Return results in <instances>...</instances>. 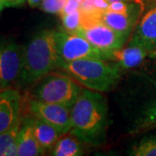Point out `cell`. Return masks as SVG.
Here are the masks:
<instances>
[{"label":"cell","instance_id":"6da1fadb","mask_svg":"<svg viewBox=\"0 0 156 156\" xmlns=\"http://www.w3.org/2000/svg\"><path fill=\"white\" fill-rule=\"evenodd\" d=\"M69 134L79 140L99 146L106 140L109 125L108 105L104 96L91 89H83L70 108Z\"/></svg>","mask_w":156,"mask_h":156},{"label":"cell","instance_id":"7a4b0ae2","mask_svg":"<svg viewBox=\"0 0 156 156\" xmlns=\"http://www.w3.org/2000/svg\"><path fill=\"white\" fill-rule=\"evenodd\" d=\"M60 62L55 30H43L24 47L23 64L17 83L21 87L36 83L59 67Z\"/></svg>","mask_w":156,"mask_h":156},{"label":"cell","instance_id":"3957f363","mask_svg":"<svg viewBox=\"0 0 156 156\" xmlns=\"http://www.w3.org/2000/svg\"><path fill=\"white\" fill-rule=\"evenodd\" d=\"M59 67L86 89L105 92L112 89L121 76L117 63L107 62L100 58H83L61 62Z\"/></svg>","mask_w":156,"mask_h":156},{"label":"cell","instance_id":"277c9868","mask_svg":"<svg viewBox=\"0 0 156 156\" xmlns=\"http://www.w3.org/2000/svg\"><path fill=\"white\" fill-rule=\"evenodd\" d=\"M82 91V87L71 76L50 73L37 82L32 96L33 100L71 108Z\"/></svg>","mask_w":156,"mask_h":156},{"label":"cell","instance_id":"5b68a950","mask_svg":"<svg viewBox=\"0 0 156 156\" xmlns=\"http://www.w3.org/2000/svg\"><path fill=\"white\" fill-rule=\"evenodd\" d=\"M55 35L61 62H71L83 58L111 59V53L100 50L78 34L55 30Z\"/></svg>","mask_w":156,"mask_h":156},{"label":"cell","instance_id":"8992f818","mask_svg":"<svg viewBox=\"0 0 156 156\" xmlns=\"http://www.w3.org/2000/svg\"><path fill=\"white\" fill-rule=\"evenodd\" d=\"M75 34L83 37L95 47L108 53L123 48L128 40L127 37L103 23L99 18L84 17L83 15L82 26Z\"/></svg>","mask_w":156,"mask_h":156},{"label":"cell","instance_id":"52a82bcc","mask_svg":"<svg viewBox=\"0 0 156 156\" xmlns=\"http://www.w3.org/2000/svg\"><path fill=\"white\" fill-rule=\"evenodd\" d=\"M24 46L16 43L0 44V90L17 82L22 71Z\"/></svg>","mask_w":156,"mask_h":156},{"label":"cell","instance_id":"ba28073f","mask_svg":"<svg viewBox=\"0 0 156 156\" xmlns=\"http://www.w3.org/2000/svg\"><path fill=\"white\" fill-rule=\"evenodd\" d=\"M29 110L34 116L51 124L63 134L69 133L71 129L69 107L32 99L29 104Z\"/></svg>","mask_w":156,"mask_h":156},{"label":"cell","instance_id":"9c48e42d","mask_svg":"<svg viewBox=\"0 0 156 156\" xmlns=\"http://www.w3.org/2000/svg\"><path fill=\"white\" fill-rule=\"evenodd\" d=\"M21 95L15 89L0 90V134L10 130L21 121Z\"/></svg>","mask_w":156,"mask_h":156},{"label":"cell","instance_id":"30bf717a","mask_svg":"<svg viewBox=\"0 0 156 156\" xmlns=\"http://www.w3.org/2000/svg\"><path fill=\"white\" fill-rule=\"evenodd\" d=\"M128 44L142 46L150 52L156 53V7L151 8L135 26Z\"/></svg>","mask_w":156,"mask_h":156},{"label":"cell","instance_id":"8fae6325","mask_svg":"<svg viewBox=\"0 0 156 156\" xmlns=\"http://www.w3.org/2000/svg\"><path fill=\"white\" fill-rule=\"evenodd\" d=\"M32 116H27L21 123L17 135V155L37 156L45 153L37 139L32 127Z\"/></svg>","mask_w":156,"mask_h":156},{"label":"cell","instance_id":"7c38bea8","mask_svg":"<svg viewBox=\"0 0 156 156\" xmlns=\"http://www.w3.org/2000/svg\"><path fill=\"white\" fill-rule=\"evenodd\" d=\"M141 13L122 14L106 10L100 16V20L112 30L125 37H130L133 33Z\"/></svg>","mask_w":156,"mask_h":156},{"label":"cell","instance_id":"4fadbf2b","mask_svg":"<svg viewBox=\"0 0 156 156\" xmlns=\"http://www.w3.org/2000/svg\"><path fill=\"white\" fill-rule=\"evenodd\" d=\"M149 54L150 52L142 46L128 44L126 48L112 51L110 60L115 62L122 69H133L141 64Z\"/></svg>","mask_w":156,"mask_h":156},{"label":"cell","instance_id":"5bb4252c","mask_svg":"<svg viewBox=\"0 0 156 156\" xmlns=\"http://www.w3.org/2000/svg\"><path fill=\"white\" fill-rule=\"evenodd\" d=\"M32 127L39 144L44 151L53 148L57 140L63 134L51 124L46 122L44 120L39 119L34 115L32 120Z\"/></svg>","mask_w":156,"mask_h":156},{"label":"cell","instance_id":"9a60e30c","mask_svg":"<svg viewBox=\"0 0 156 156\" xmlns=\"http://www.w3.org/2000/svg\"><path fill=\"white\" fill-rule=\"evenodd\" d=\"M76 136H63L57 140L53 147L51 155L55 156H79L83 154V149Z\"/></svg>","mask_w":156,"mask_h":156},{"label":"cell","instance_id":"2e32d148","mask_svg":"<svg viewBox=\"0 0 156 156\" xmlns=\"http://www.w3.org/2000/svg\"><path fill=\"white\" fill-rule=\"evenodd\" d=\"M21 123L0 134V156L17 155V135Z\"/></svg>","mask_w":156,"mask_h":156},{"label":"cell","instance_id":"e0dca14e","mask_svg":"<svg viewBox=\"0 0 156 156\" xmlns=\"http://www.w3.org/2000/svg\"><path fill=\"white\" fill-rule=\"evenodd\" d=\"M130 155L156 156V135L143 138L134 145L130 151Z\"/></svg>","mask_w":156,"mask_h":156},{"label":"cell","instance_id":"ac0fdd59","mask_svg":"<svg viewBox=\"0 0 156 156\" xmlns=\"http://www.w3.org/2000/svg\"><path fill=\"white\" fill-rule=\"evenodd\" d=\"M61 19L64 30L69 33L77 32L82 26V13L80 10L62 15Z\"/></svg>","mask_w":156,"mask_h":156},{"label":"cell","instance_id":"d6986e66","mask_svg":"<svg viewBox=\"0 0 156 156\" xmlns=\"http://www.w3.org/2000/svg\"><path fill=\"white\" fill-rule=\"evenodd\" d=\"M137 128L139 129L156 128V100L150 103L142 112Z\"/></svg>","mask_w":156,"mask_h":156},{"label":"cell","instance_id":"ffe728a7","mask_svg":"<svg viewBox=\"0 0 156 156\" xmlns=\"http://www.w3.org/2000/svg\"><path fill=\"white\" fill-rule=\"evenodd\" d=\"M66 3L67 0H43L39 7L46 13L60 15Z\"/></svg>","mask_w":156,"mask_h":156},{"label":"cell","instance_id":"44dd1931","mask_svg":"<svg viewBox=\"0 0 156 156\" xmlns=\"http://www.w3.org/2000/svg\"><path fill=\"white\" fill-rule=\"evenodd\" d=\"M80 5H81V0H67L66 5L60 13V16L66 15V14L80 10Z\"/></svg>","mask_w":156,"mask_h":156},{"label":"cell","instance_id":"7402d4cb","mask_svg":"<svg viewBox=\"0 0 156 156\" xmlns=\"http://www.w3.org/2000/svg\"><path fill=\"white\" fill-rule=\"evenodd\" d=\"M5 7H14L23 5L25 0H0Z\"/></svg>","mask_w":156,"mask_h":156},{"label":"cell","instance_id":"603a6c76","mask_svg":"<svg viewBox=\"0 0 156 156\" xmlns=\"http://www.w3.org/2000/svg\"><path fill=\"white\" fill-rule=\"evenodd\" d=\"M27 1H28L29 5L32 8L38 7L42 4V2H43V0H27Z\"/></svg>","mask_w":156,"mask_h":156},{"label":"cell","instance_id":"cb8c5ba5","mask_svg":"<svg viewBox=\"0 0 156 156\" xmlns=\"http://www.w3.org/2000/svg\"><path fill=\"white\" fill-rule=\"evenodd\" d=\"M108 4H110L112 2H116V1H122V2H139L142 0H107Z\"/></svg>","mask_w":156,"mask_h":156},{"label":"cell","instance_id":"d4e9b609","mask_svg":"<svg viewBox=\"0 0 156 156\" xmlns=\"http://www.w3.org/2000/svg\"><path fill=\"white\" fill-rule=\"evenodd\" d=\"M142 1H143V3H147H147H149V4H150L151 5H152V8H153V7H156V0H142Z\"/></svg>","mask_w":156,"mask_h":156},{"label":"cell","instance_id":"484cf974","mask_svg":"<svg viewBox=\"0 0 156 156\" xmlns=\"http://www.w3.org/2000/svg\"><path fill=\"white\" fill-rule=\"evenodd\" d=\"M4 7H5V5H3V3L0 1V12H1V11H2V10L4 9Z\"/></svg>","mask_w":156,"mask_h":156}]
</instances>
